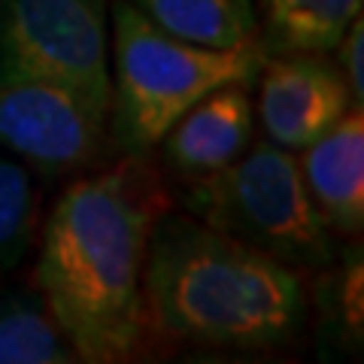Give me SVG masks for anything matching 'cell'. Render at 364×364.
Returning a JSON list of instances; mask_svg holds the SVG:
<instances>
[{
	"label": "cell",
	"mask_w": 364,
	"mask_h": 364,
	"mask_svg": "<svg viewBox=\"0 0 364 364\" xmlns=\"http://www.w3.org/2000/svg\"><path fill=\"white\" fill-rule=\"evenodd\" d=\"M158 219L146 167L128 161L73 182L43 228L37 282L79 361H131L143 343V261Z\"/></svg>",
	"instance_id": "cell-1"
},
{
	"label": "cell",
	"mask_w": 364,
	"mask_h": 364,
	"mask_svg": "<svg viewBox=\"0 0 364 364\" xmlns=\"http://www.w3.org/2000/svg\"><path fill=\"white\" fill-rule=\"evenodd\" d=\"M143 301L164 334L231 349L286 346L306 313L301 279L289 264L195 215L155 219Z\"/></svg>",
	"instance_id": "cell-2"
},
{
	"label": "cell",
	"mask_w": 364,
	"mask_h": 364,
	"mask_svg": "<svg viewBox=\"0 0 364 364\" xmlns=\"http://www.w3.org/2000/svg\"><path fill=\"white\" fill-rule=\"evenodd\" d=\"M112 46V136L128 158L152 152L182 112L222 85H249L264 64L252 40L234 49H207L152 25L128 0L109 9Z\"/></svg>",
	"instance_id": "cell-3"
},
{
	"label": "cell",
	"mask_w": 364,
	"mask_h": 364,
	"mask_svg": "<svg viewBox=\"0 0 364 364\" xmlns=\"http://www.w3.org/2000/svg\"><path fill=\"white\" fill-rule=\"evenodd\" d=\"M188 215L240 237L282 264H322L331 255L328 225L306 191L301 164L277 143H258L222 170L191 179Z\"/></svg>",
	"instance_id": "cell-4"
},
{
	"label": "cell",
	"mask_w": 364,
	"mask_h": 364,
	"mask_svg": "<svg viewBox=\"0 0 364 364\" xmlns=\"http://www.w3.org/2000/svg\"><path fill=\"white\" fill-rule=\"evenodd\" d=\"M112 0H0V82H43L109 112Z\"/></svg>",
	"instance_id": "cell-5"
},
{
	"label": "cell",
	"mask_w": 364,
	"mask_h": 364,
	"mask_svg": "<svg viewBox=\"0 0 364 364\" xmlns=\"http://www.w3.org/2000/svg\"><path fill=\"white\" fill-rule=\"evenodd\" d=\"M107 122L73 95L43 82H0V146L49 173H67L97 155Z\"/></svg>",
	"instance_id": "cell-6"
},
{
	"label": "cell",
	"mask_w": 364,
	"mask_h": 364,
	"mask_svg": "<svg viewBox=\"0 0 364 364\" xmlns=\"http://www.w3.org/2000/svg\"><path fill=\"white\" fill-rule=\"evenodd\" d=\"M258 116L270 143L306 149L352 109L343 73L318 52L277 55L258 70Z\"/></svg>",
	"instance_id": "cell-7"
},
{
	"label": "cell",
	"mask_w": 364,
	"mask_h": 364,
	"mask_svg": "<svg viewBox=\"0 0 364 364\" xmlns=\"http://www.w3.org/2000/svg\"><path fill=\"white\" fill-rule=\"evenodd\" d=\"M252 100L246 85H222L200 97L164 134L167 164L186 179L207 176L240 158L252 143Z\"/></svg>",
	"instance_id": "cell-8"
},
{
	"label": "cell",
	"mask_w": 364,
	"mask_h": 364,
	"mask_svg": "<svg viewBox=\"0 0 364 364\" xmlns=\"http://www.w3.org/2000/svg\"><path fill=\"white\" fill-rule=\"evenodd\" d=\"M304 152L301 173L328 228L358 234L364 225V116L346 112Z\"/></svg>",
	"instance_id": "cell-9"
},
{
	"label": "cell",
	"mask_w": 364,
	"mask_h": 364,
	"mask_svg": "<svg viewBox=\"0 0 364 364\" xmlns=\"http://www.w3.org/2000/svg\"><path fill=\"white\" fill-rule=\"evenodd\" d=\"M128 4L161 31L207 49L246 46L255 40L258 28L255 0H128Z\"/></svg>",
	"instance_id": "cell-10"
},
{
	"label": "cell",
	"mask_w": 364,
	"mask_h": 364,
	"mask_svg": "<svg viewBox=\"0 0 364 364\" xmlns=\"http://www.w3.org/2000/svg\"><path fill=\"white\" fill-rule=\"evenodd\" d=\"M364 0H261L264 46L273 55L331 52L361 16Z\"/></svg>",
	"instance_id": "cell-11"
},
{
	"label": "cell",
	"mask_w": 364,
	"mask_h": 364,
	"mask_svg": "<svg viewBox=\"0 0 364 364\" xmlns=\"http://www.w3.org/2000/svg\"><path fill=\"white\" fill-rule=\"evenodd\" d=\"M79 361L43 294L0 291V364H73Z\"/></svg>",
	"instance_id": "cell-12"
},
{
	"label": "cell",
	"mask_w": 364,
	"mask_h": 364,
	"mask_svg": "<svg viewBox=\"0 0 364 364\" xmlns=\"http://www.w3.org/2000/svg\"><path fill=\"white\" fill-rule=\"evenodd\" d=\"M37 225V191L28 167L0 152V273L28 255Z\"/></svg>",
	"instance_id": "cell-13"
},
{
	"label": "cell",
	"mask_w": 364,
	"mask_h": 364,
	"mask_svg": "<svg viewBox=\"0 0 364 364\" xmlns=\"http://www.w3.org/2000/svg\"><path fill=\"white\" fill-rule=\"evenodd\" d=\"M340 46V61H343V79L352 91V97H355V104H361L364 97V28H361V16L352 21L349 31L343 33V40L337 43Z\"/></svg>",
	"instance_id": "cell-14"
}]
</instances>
